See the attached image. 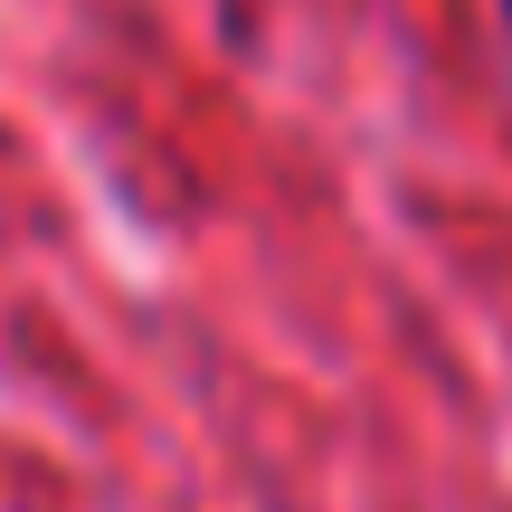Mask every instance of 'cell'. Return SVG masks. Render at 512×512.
<instances>
[{"mask_svg":"<svg viewBox=\"0 0 512 512\" xmlns=\"http://www.w3.org/2000/svg\"><path fill=\"white\" fill-rule=\"evenodd\" d=\"M494 10H503V38H512V0H494Z\"/></svg>","mask_w":512,"mask_h":512,"instance_id":"cell-1","label":"cell"}]
</instances>
